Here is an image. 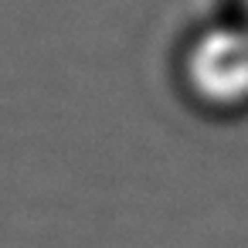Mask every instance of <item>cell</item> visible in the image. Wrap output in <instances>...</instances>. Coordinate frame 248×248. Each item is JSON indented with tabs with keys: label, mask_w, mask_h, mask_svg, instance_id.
I'll return each instance as SVG.
<instances>
[{
	"label": "cell",
	"mask_w": 248,
	"mask_h": 248,
	"mask_svg": "<svg viewBox=\"0 0 248 248\" xmlns=\"http://www.w3.org/2000/svg\"><path fill=\"white\" fill-rule=\"evenodd\" d=\"M245 24H248V0H245Z\"/></svg>",
	"instance_id": "obj_2"
},
{
	"label": "cell",
	"mask_w": 248,
	"mask_h": 248,
	"mask_svg": "<svg viewBox=\"0 0 248 248\" xmlns=\"http://www.w3.org/2000/svg\"><path fill=\"white\" fill-rule=\"evenodd\" d=\"M187 82L204 102L234 106L248 99V24H214L187 51Z\"/></svg>",
	"instance_id": "obj_1"
}]
</instances>
